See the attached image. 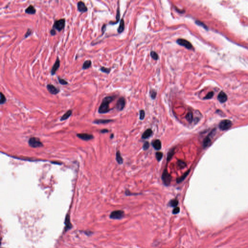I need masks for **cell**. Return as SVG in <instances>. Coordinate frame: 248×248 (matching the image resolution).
Instances as JSON below:
<instances>
[{"instance_id":"1","label":"cell","mask_w":248,"mask_h":248,"mask_svg":"<svg viewBox=\"0 0 248 248\" xmlns=\"http://www.w3.org/2000/svg\"><path fill=\"white\" fill-rule=\"evenodd\" d=\"M115 98V96H108L104 98L98 108V112L101 114H104L109 112L111 110L110 108V104Z\"/></svg>"},{"instance_id":"2","label":"cell","mask_w":248,"mask_h":248,"mask_svg":"<svg viewBox=\"0 0 248 248\" xmlns=\"http://www.w3.org/2000/svg\"><path fill=\"white\" fill-rule=\"evenodd\" d=\"M65 25V19L64 18H61L59 20H55L52 26V29L58 32H60L64 29Z\"/></svg>"},{"instance_id":"3","label":"cell","mask_w":248,"mask_h":248,"mask_svg":"<svg viewBox=\"0 0 248 248\" xmlns=\"http://www.w3.org/2000/svg\"><path fill=\"white\" fill-rule=\"evenodd\" d=\"M161 179L162 180V182L164 185L165 186H169L171 184L172 177L171 176V175L168 173L167 170L166 169H165L163 172V173L162 174Z\"/></svg>"},{"instance_id":"4","label":"cell","mask_w":248,"mask_h":248,"mask_svg":"<svg viewBox=\"0 0 248 248\" xmlns=\"http://www.w3.org/2000/svg\"><path fill=\"white\" fill-rule=\"evenodd\" d=\"M29 145L32 148L40 147L43 146V144L40 141V139L37 138H31L28 141Z\"/></svg>"},{"instance_id":"5","label":"cell","mask_w":248,"mask_h":248,"mask_svg":"<svg viewBox=\"0 0 248 248\" xmlns=\"http://www.w3.org/2000/svg\"><path fill=\"white\" fill-rule=\"evenodd\" d=\"M125 216L124 212L121 210H117L112 211L110 215V218L113 220H121Z\"/></svg>"},{"instance_id":"6","label":"cell","mask_w":248,"mask_h":248,"mask_svg":"<svg viewBox=\"0 0 248 248\" xmlns=\"http://www.w3.org/2000/svg\"><path fill=\"white\" fill-rule=\"evenodd\" d=\"M232 125V122L229 120H224L219 124V128L222 130H226L229 129Z\"/></svg>"},{"instance_id":"7","label":"cell","mask_w":248,"mask_h":248,"mask_svg":"<svg viewBox=\"0 0 248 248\" xmlns=\"http://www.w3.org/2000/svg\"><path fill=\"white\" fill-rule=\"evenodd\" d=\"M176 43L178 45H179L181 46H183L185 48H186L189 49H191L193 48V46H192V44L191 43V42L185 39H182V38L178 39L176 40Z\"/></svg>"},{"instance_id":"8","label":"cell","mask_w":248,"mask_h":248,"mask_svg":"<svg viewBox=\"0 0 248 248\" xmlns=\"http://www.w3.org/2000/svg\"><path fill=\"white\" fill-rule=\"evenodd\" d=\"M47 89L48 92L52 95H57L60 92V90L54 85L51 84H48L47 85Z\"/></svg>"},{"instance_id":"9","label":"cell","mask_w":248,"mask_h":248,"mask_svg":"<svg viewBox=\"0 0 248 248\" xmlns=\"http://www.w3.org/2000/svg\"><path fill=\"white\" fill-rule=\"evenodd\" d=\"M60 65V60L59 59V58L58 57L56 59V60L55 61V62L53 64L52 68L50 71V74L51 75L53 76L55 74L56 72L58 70V69L59 68Z\"/></svg>"},{"instance_id":"10","label":"cell","mask_w":248,"mask_h":248,"mask_svg":"<svg viewBox=\"0 0 248 248\" xmlns=\"http://www.w3.org/2000/svg\"><path fill=\"white\" fill-rule=\"evenodd\" d=\"M77 8L78 11L82 13H85L88 11V8L84 2L80 1L77 3Z\"/></svg>"},{"instance_id":"11","label":"cell","mask_w":248,"mask_h":248,"mask_svg":"<svg viewBox=\"0 0 248 248\" xmlns=\"http://www.w3.org/2000/svg\"><path fill=\"white\" fill-rule=\"evenodd\" d=\"M77 136L83 140V141H89V140H91L92 139H93L94 138V136L93 135H91V134H88V133H80V134H78L77 135Z\"/></svg>"},{"instance_id":"12","label":"cell","mask_w":248,"mask_h":248,"mask_svg":"<svg viewBox=\"0 0 248 248\" xmlns=\"http://www.w3.org/2000/svg\"><path fill=\"white\" fill-rule=\"evenodd\" d=\"M126 105V100L124 97H121L118 100L116 103V109L118 111H122Z\"/></svg>"},{"instance_id":"13","label":"cell","mask_w":248,"mask_h":248,"mask_svg":"<svg viewBox=\"0 0 248 248\" xmlns=\"http://www.w3.org/2000/svg\"><path fill=\"white\" fill-rule=\"evenodd\" d=\"M36 9L32 4L30 5L25 10V13H26L27 14H29V15H34L36 13Z\"/></svg>"},{"instance_id":"14","label":"cell","mask_w":248,"mask_h":248,"mask_svg":"<svg viewBox=\"0 0 248 248\" xmlns=\"http://www.w3.org/2000/svg\"><path fill=\"white\" fill-rule=\"evenodd\" d=\"M152 145L155 149L159 150L161 148V143L160 140H155L152 143Z\"/></svg>"},{"instance_id":"15","label":"cell","mask_w":248,"mask_h":248,"mask_svg":"<svg viewBox=\"0 0 248 248\" xmlns=\"http://www.w3.org/2000/svg\"><path fill=\"white\" fill-rule=\"evenodd\" d=\"M218 99L221 102L224 103L227 100V96L224 92H221L220 93L218 96Z\"/></svg>"},{"instance_id":"16","label":"cell","mask_w":248,"mask_h":248,"mask_svg":"<svg viewBox=\"0 0 248 248\" xmlns=\"http://www.w3.org/2000/svg\"><path fill=\"white\" fill-rule=\"evenodd\" d=\"M152 133H153V131H152V129L150 128H148V129H146L144 132V133L142 135V138L143 139H147V138H149L152 135Z\"/></svg>"},{"instance_id":"17","label":"cell","mask_w":248,"mask_h":248,"mask_svg":"<svg viewBox=\"0 0 248 248\" xmlns=\"http://www.w3.org/2000/svg\"><path fill=\"white\" fill-rule=\"evenodd\" d=\"M112 121H113V120L110 119H96L93 122L96 124H104L110 123Z\"/></svg>"},{"instance_id":"18","label":"cell","mask_w":248,"mask_h":248,"mask_svg":"<svg viewBox=\"0 0 248 248\" xmlns=\"http://www.w3.org/2000/svg\"><path fill=\"white\" fill-rule=\"evenodd\" d=\"M72 111L71 110H69L68 111H67L61 118V119L60 120L61 121H64L66 119H67L72 114Z\"/></svg>"},{"instance_id":"19","label":"cell","mask_w":248,"mask_h":248,"mask_svg":"<svg viewBox=\"0 0 248 248\" xmlns=\"http://www.w3.org/2000/svg\"><path fill=\"white\" fill-rule=\"evenodd\" d=\"M190 172V170H189V171H188L187 172H186L183 176H181L177 178L176 179V182L177 183H181L182 182H183L186 178V177H187V176H188V175L189 174Z\"/></svg>"},{"instance_id":"20","label":"cell","mask_w":248,"mask_h":248,"mask_svg":"<svg viewBox=\"0 0 248 248\" xmlns=\"http://www.w3.org/2000/svg\"><path fill=\"white\" fill-rule=\"evenodd\" d=\"M92 65V62L91 60H86L84 62L82 66V69L83 70H86L88 68H89Z\"/></svg>"},{"instance_id":"21","label":"cell","mask_w":248,"mask_h":248,"mask_svg":"<svg viewBox=\"0 0 248 248\" xmlns=\"http://www.w3.org/2000/svg\"><path fill=\"white\" fill-rule=\"evenodd\" d=\"M175 148H173L172 149H171L168 152V154H167V161L168 162V161H170V160L172 159L173 157L174 156V154H175Z\"/></svg>"},{"instance_id":"22","label":"cell","mask_w":248,"mask_h":248,"mask_svg":"<svg viewBox=\"0 0 248 248\" xmlns=\"http://www.w3.org/2000/svg\"><path fill=\"white\" fill-rule=\"evenodd\" d=\"M116 160L119 164L121 165L123 163V159L119 151H118L116 154Z\"/></svg>"},{"instance_id":"23","label":"cell","mask_w":248,"mask_h":248,"mask_svg":"<svg viewBox=\"0 0 248 248\" xmlns=\"http://www.w3.org/2000/svg\"><path fill=\"white\" fill-rule=\"evenodd\" d=\"M211 143V139L210 138V135L209 134L204 140L203 142V146L204 148L207 147L208 146L210 145Z\"/></svg>"},{"instance_id":"24","label":"cell","mask_w":248,"mask_h":248,"mask_svg":"<svg viewBox=\"0 0 248 248\" xmlns=\"http://www.w3.org/2000/svg\"><path fill=\"white\" fill-rule=\"evenodd\" d=\"M178 205V201L176 199H174L171 200L168 203V206L170 207L173 208H176L177 207V206Z\"/></svg>"},{"instance_id":"25","label":"cell","mask_w":248,"mask_h":248,"mask_svg":"<svg viewBox=\"0 0 248 248\" xmlns=\"http://www.w3.org/2000/svg\"><path fill=\"white\" fill-rule=\"evenodd\" d=\"M125 29V22L123 19H122L121 20L119 26L117 29V31L119 33H121L123 32L124 30Z\"/></svg>"},{"instance_id":"26","label":"cell","mask_w":248,"mask_h":248,"mask_svg":"<svg viewBox=\"0 0 248 248\" xmlns=\"http://www.w3.org/2000/svg\"><path fill=\"white\" fill-rule=\"evenodd\" d=\"M193 118V115L192 112H189L186 116V119L189 123H191L192 122Z\"/></svg>"},{"instance_id":"27","label":"cell","mask_w":248,"mask_h":248,"mask_svg":"<svg viewBox=\"0 0 248 248\" xmlns=\"http://www.w3.org/2000/svg\"><path fill=\"white\" fill-rule=\"evenodd\" d=\"M150 56L154 60H158L159 59V55L157 53L154 51H151L150 52Z\"/></svg>"},{"instance_id":"28","label":"cell","mask_w":248,"mask_h":248,"mask_svg":"<svg viewBox=\"0 0 248 248\" xmlns=\"http://www.w3.org/2000/svg\"><path fill=\"white\" fill-rule=\"evenodd\" d=\"M0 105H2L3 104H4L6 102V100H7V99L5 97V96L2 94V92H0Z\"/></svg>"},{"instance_id":"29","label":"cell","mask_w":248,"mask_h":248,"mask_svg":"<svg viewBox=\"0 0 248 248\" xmlns=\"http://www.w3.org/2000/svg\"><path fill=\"white\" fill-rule=\"evenodd\" d=\"M120 10H119V8L118 7L117 8V14H116V21L115 22H111L110 23V24H117V23H118V22L119 21V19H120Z\"/></svg>"},{"instance_id":"30","label":"cell","mask_w":248,"mask_h":248,"mask_svg":"<svg viewBox=\"0 0 248 248\" xmlns=\"http://www.w3.org/2000/svg\"><path fill=\"white\" fill-rule=\"evenodd\" d=\"M177 164H178V166H179V167L181 169H183V168H185V167H186V165H187L185 162H184V161L181 160H179L178 161Z\"/></svg>"},{"instance_id":"31","label":"cell","mask_w":248,"mask_h":248,"mask_svg":"<svg viewBox=\"0 0 248 248\" xmlns=\"http://www.w3.org/2000/svg\"><path fill=\"white\" fill-rule=\"evenodd\" d=\"M58 81L60 84L63 85H67L68 83L66 80H65L63 78H61L60 77H58Z\"/></svg>"},{"instance_id":"32","label":"cell","mask_w":248,"mask_h":248,"mask_svg":"<svg viewBox=\"0 0 248 248\" xmlns=\"http://www.w3.org/2000/svg\"><path fill=\"white\" fill-rule=\"evenodd\" d=\"M157 95V92L155 90H151L150 91V96H151L152 99H155Z\"/></svg>"},{"instance_id":"33","label":"cell","mask_w":248,"mask_h":248,"mask_svg":"<svg viewBox=\"0 0 248 248\" xmlns=\"http://www.w3.org/2000/svg\"><path fill=\"white\" fill-rule=\"evenodd\" d=\"M100 70L101 72H103V73H106V74H109L110 71H111V69L107 68V67H104V66H102L100 68Z\"/></svg>"},{"instance_id":"34","label":"cell","mask_w":248,"mask_h":248,"mask_svg":"<svg viewBox=\"0 0 248 248\" xmlns=\"http://www.w3.org/2000/svg\"><path fill=\"white\" fill-rule=\"evenodd\" d=\"M162 157H163V154H162V153L160 152H157L156 153V159L158 161H160V160L162 159Z\"/></svg>"},{"instance_id":"35","label":"cell","mask_w":248,"mask_h":248,"mask_svg":"<svg viewBox=\"0 0 248 248\" xmlns=\"http://www.w3.org/2000/svg\"><path fill=\"white\" fill-rule=\"evenodd\" d=\"M32 33V30L31 29L28 28V29H27V32H26V33L25 34V35H24V38H26L28 37L30 35H31Z\"/></svg>"},{"instance_id":"36","label":"cell","mask_w":248,"mask_h":248,"mask_svg":"<svg viewBox=\"0 0 248 248\" xmlns=\"http://www.w3.org/2000/svg\"><path fill=\"white\" fill-rule=\"evenodd\" d=\"M145 117V112L144 110H142L140 111V119L141 120H143L144 119Z\"/></svg>"},{"instance_id":"37","label":"cell","mask_w":248,"mask_h":248,"mask_svg":"<svg viewBox=\"0 0 248 248\" xmlns=\"http://www.w3.org/2000/svg\"><path fill=\"white\" fill-rule=\"evenodd\" d=\"M149 146H150L149 143L148 142H146L144 143L143 146V148L144 150H147L149 148Z\"/></svg>"},{"instance_id":"38","label":"cell","mask_w":248,"mask_h":248,"mask_svg":"<svg viewBox=\"0 0 248 248\" xmlns=\"http://www.w3.org/2000/svg\"><path fill=\"white\" fill-rule=\"evenodd\" d=\"M213 95H214L213 92H210L208 93L207 94V95L205 96V97L204 98L205 99H210V98H212L213 97Z\"/></svg>"},{"instance_id":"39","label":"cell","mask_w":248,"mask_h":248,"mask_svg":"<svg viewBox=\"0 0 248 248\" xmlns=\"http://www.w3.org/2000/svg\"><path fill=\"white\" fill-rule=\"evenodd\" d=\"M179 212H180V208L179 207H177L174 208L172 212H173V214H177L179 213Z\"/></svg>"},{"instance_id":"40","label":"cell","mask_w":248,"mask_h":248,"mask_svg":"<svg viewBox=\"0 0 248 248\" xmlns=\"http://www.w3.org/2000/svg\"><path fill=\"white\" fill-rule=\"evenodd\" d=\"M196 22V23L197 24H198V25L202 26L204 27V28H207V27H206V26H205V25L203 23L201 22V21H200L197 20V21H196V22Z\"/></svg>"},{"instance_id":"41","label":"cell","mask_w":248,"mask_h":248,"mask_svg":"<svg viewBox=\"0 0 248 248\" xmlns=\"http://www.w3.org/2000/svg\"><path fill=\"white\" fill-rule=\"evenodd\" d=\"M50 34H51V35L52 36H54V35H56V30H55L54 29H52L50 31Z\"/></svg>"},{"instance_id":"42","label":"cell","mask_w":248,"mask_h":248,"mask_svg":"<svg viewBox=\"0 0 248 248\" xmlns=\"http://www.w3.org/2000/svg\"><path fill=\"white\" fill-rule=\"evenodd\" d=\"M106 24H104L103 26H102V34L104 33L105 30H106Z\"/></svg>"},{"instance_id":"43","label":"cell","mask_w":248,"mask_h":248,"mask_svg":"<svg viewBox=\"0 0 248 248\" xmlns=\"http://www.w3.org/2000/svg\"><path fill=\"white\" fill-rule=\"evenodd\" d=\"M109 132V130L108 129H102L100 131V132L102 133H107V132Z\"/></svg>"},{"instance_id":"44","label":"cell","mask_w":248,"mask_h":248,"mask_svg":"<svg viewBox=\"0 0 248 248\" xmlns=\"http://www.w3.org/2000/svg\"><path fill=\"white\" fill-rule=\"evenodd\" d=\"M113 134H112V135L111 136V138L112 139V138H113Z\"/></svg>"}]
</instances>
